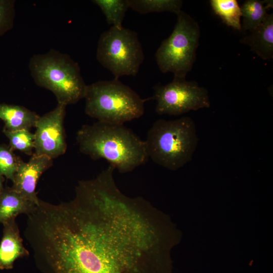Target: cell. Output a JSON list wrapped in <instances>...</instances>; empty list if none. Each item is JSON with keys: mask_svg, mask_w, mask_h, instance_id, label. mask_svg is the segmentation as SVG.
Masks as SVG:
<instances>
[{"mask_svg": "<svg viewBox=\"0 0 273 273\" xmlns=\"http://www.w3.org/2000/svg\"><path fill=\"white\" fill-rule=\"evenodd\" d=\"M66 107L58 104L53 110L39 116L35 126L33 154L53 159L66 152L67 145L63 124Z\"/></svg>", "mask_w": 273, "mask_h": 273, "instance_id": "obj_9", "label": "cell"}, {"mask_svg": "<svg viewBox=\"0 0 273 273\" xmlns=\"http://www.w3.org/2000/svg\"><path fill=\"white\" fill-rule=\"evenodd\" d=\"M15 12V1L0 0V37L13 28Z\"/></svg>", "mask_w": 273, "mask_h": 273, "instance_id": "obj_21", "label": "cell"}, {"mask_svg": "<svg viewBox=\"0 0 273 273\" xmlns=\"http://www.w3.org/2000/svg\"><path fill=\"white\" fill-rule=\"evenodd\" d=\"M96 57L115 79L136 75L145 59L138 34L123 27H111L101 34Z\"/></svg>", "mask_w": 273, "mask_h": 273, "instance_id": "obj_7", "label": "cell"}, {"mask_svg": "<svg viewBox=\"0 0 273 273\" xmlns=\"http://www.w3.org/2000/svg\"><path fill=\"white\" fill-rule=\"evenodd\" d=\"M129 8L139 13L169 12L178 14L181 10L180 0H128Z\"/></svg>", "mask_w": 273, "mask_h": 273, "instance_id": "obj_17", "label": "cell"}, {"mask_svg": "<svg viewBox=\"0 0 273 273\" xmlns=\"http://www.w3.org/2000/svg\"><path fill=\"white\" fill-rule=\"evenodd\" d=\"M200 35L198 23L181 11L170 35L164 39L155 54L157 65L163 73L186 78L196 59Z\"/></svg>", "mask_w": 273, "mask_h": 273, "instance_id": "obj_6", "label": "cell"}, {"mask_svg": "<svg viewBox=\"0 0 273 273\" xmlns=\"http://www.w3.org/2000/svg\"><path fill=\"white\" fill-rule=\"evenodd\" d=\"M251 33L241 40L263 60L273 57V14H268L265 20Z\"/></svg>", "mask_w": 273, "mask_h": 273, "instance_id": "obj_12", "label": "cell"}, {"mask_svg": "<svg viewBox=\"0 0 273 273\" xmlns=\"http://www.w3.org/2000/svg\"><path fill=\"white\" fill-rule=\"evenodd\" d=\"M0 243V269H11L15 261L29 254L24 247L16 219L4 224Z\"/></svg>", "mask_w": 273, "mask_h": 273, "instance_id": "obj_11", "label": "cell"}, {"mask_svg": "<svg viewBox=\"0 0 273 273\" xmlns=\"http://www.w3.org/2000/svg\"><path fill=\"white\" fill-rule=\"evenodd\" d=\"M28 68L35 83L52 92L58 104L67 106L84 99L87 85L78 63L68 55L54 49L35 54Z\"/></svg>", "mask_w": 273, "mask_h": 273, "instance_id": "obj_4", "label": "cell"}, {"mask_svg": "<svg viewBox=\"0 0 273 273\" xmlns=\"http://www.w3.org/2000/svg\"><path fill=\"white\" fill-rule=\"evenodd\" d=\"M84 99V111L88 116L98 121L115 124L141 117L147 100L115 78L87 85Z\"/></svg>", "mask_w": 273, "mask_h": 273, "instance_id": "obj_5", "label": "cell"}, {"mask_svg": "<svg viewBox=\"0 0 273 273\" xmlns=\"http://www.w3.org/2000/svg\"><path fill=\"white\" fill-rule=\"evenodd\" d=\"M20 158L13 153V150L5 145H0V174L13 180Z\"/></svg>", "mask_w": 273, "mask_h": 273, "instance_id": "obj_20", "label": "cell"}, {"mask_svg": "<svg viewBox=\"0 0 273 273\" xmlns=\"http://www.w3.org/2000/svg\"><path fill=\"white\" fill-rule=\"evenodd\" d=\"M29 160L20 159L12 188L23 197L38 205L39 199L35 192L37 183L42 174L53 164V159L33 154Z\"/></svg>", "mask_w": 273, "mask_h": 273, "instance_id": "obj_10", "label": "cell"}, {"mask_svg": "<svg viewBox=\"0 0 273 273\" xmlns=\"http://www.w3.org/2000/svg\"><path fill=\"white\" fill-rule=\"evenodd\" d=\"M37 205L23 197L12 187L4 188L0 195V223L16 219L19 214L27 215Z\"/></svg>", "mask_w": 273, "mask_h": 273, "instance_id": "obj_13", "label": "cell"}, {"mask_svg": "<svg viewBox=\"0 0 273 273\" xmlns=\"http://www.w3.org/2000/svg\"><path fill=\"white\" fill-rule=\"evenodd\" d=\"M76 140L82 153L93 160L104 159L120 173L132 171L149 158L145 141L124 124H85L77 131Z\"/></svg>", "mask_w": 273, "mask_h": 273, "instance_id": "obj_2", "label": "cell"}, {"mask_svg": "<svg viewBox=\"0 0 273 273\" xmlns=\"http://www.w3.org/2000/svg\"><path fill=\"white\" fill-rule=\"evenodd\" d=\"M4 177L0 174V195L2 192L4 187L3 186Z\"/></svg>", "mask_w": 273, "mask_h": 273, "instance_id": "obj_22", "label": "cell"}, {"mask_svg": "<svg viewBox=\"0 0 273 273\" xmlns=\"http://www.w3.org/2000/svg\"><path fill=\"white\" fill-rule=\"evenodd\" d=\"M39 116L27 108L16 105L0 103V119L5 123L4 129L16 131L34 127Z\"/></svg>", "mask_w": 273, "mask_h": 273, "instance_id": "obj_14", "label": "cell"}, {"mask_svg": "<svg viewBox=\"0 0 273 273\" xmlns=\"http://www.w3.org/2000/svg\"><path fill=\"white\" fill-rule=\"evenodd\" d=\"M214 12L228 26L236 30L242 29L241 8L236 0H211Z\"/></svg>", "mask_w": 273, "mask_h": 273, "instance_id": "obj_16", "label": "cell"}, {"mask_svg": "<svg viewBox=\"0 0 273 273\" xmlns=\"http://www.w3.org/2000/svg\"><path fill=\"white\" fill-rule=\"evenodd\" d=\"M272 6V1H246L240 7L243 18L242 29L252 31L265 20L267 10Z\"/></svg>", "mask_w": 273, "mask_h": 273, "instance_id": "obj_15", "label": "cell"}, {"mask_svg": "<svg viewBox=\"0 0 273 273\" xmlns=\"http://www.w3.org/2000/svg\"><path fill=\"white\" fill-rule=\"evenodd\" d=\"M105 15L111 27L121 28L128 6V0H93Z\"/></svg>", "mask_w": 273, "mask_h": 273, "instance_id": "obj_18", "label": "cell"}, {"mask_svg": "<svg viewBox=\"0 0 273 273\" xmlns=\"http://www.w3.org/2000/svg\"><path fill=\"white\" fill-rule=\"evenodd\" d=\"M3 132L8 138L9 146L13 150H18L30 156L33 154L34 134L29 129L11 131L4 129Z\"/></svg>", "mask_w": 273, "mask_h": 273, "instance_id": "obj_19", "label": "cell"}, {"mask_svg": "<svg viewBox=\"0 0 273 273\" xmlns=\"http://www.w3.org/2000/svg\"><path fill=\"white\" fill-rule=\"evenodd\" d=\"M52 245L55 273H156L162 233L157 213L106 177L89 185Z\"/></svg>", "mask_w": 273, "mask_h": 273, "instance_id": "obj_1", "label": "cell"}, {"mask_svg": "<svg viewBox=\"0 0 273 273\" xmlns=\"http://www.w3.org/2000/svg\"><path fill=\"white\" fill-rule=\"evenodd\" d=\"M154 90L151 99L156 101L155 111L159 115L176 116L210 106L207 90L186 78L174 77L166 85H155Z\"/></svg>", "mask_w": 273, "mask_h": 273, "instance_id": "obj_8", "label": "cell"}, {"mask_svg": "<svg viewBox=\"0 0 273 273\" xmlns=\"http://www.w3.org/2000/svg\"><path fill=\"white\" fill-rule=\"evenodd\" d=\"M145 141L149 158L157 164L174 170L192 160L198 138L194 121L184 116L156 120Z\"/></svg>", "mask_w": 273, "mask_h": 273, "instance_id": "obj_3", "label": "cell"}]
</instances>
